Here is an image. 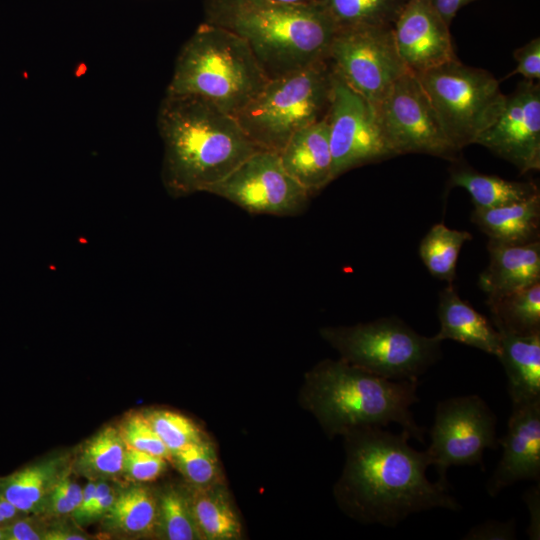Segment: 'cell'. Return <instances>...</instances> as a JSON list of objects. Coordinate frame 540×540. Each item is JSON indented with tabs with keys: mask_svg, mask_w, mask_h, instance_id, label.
<instances>
[{
	"mask_svg": "<svg viewBox=\"0 0 540 540\" xmlns=\"http://www.w3.org/2000/svg\"><path fill=\"white\" fill-rule=\"evenodd\" d=\"M6 525L5 520L0 516V526Z\"/></svg>",
	"mask_w": 540,
	"mask_h": 540,
	"instance_id": "obj_47",
	"label": "cell"
},
{
	"mask_svg": "<svg viewBox=\"0 0 540 540\" xmlns=\"http://www.w3.org/2000/svg\"><path fill=\"white\" fill-rule=\"evenodd\" d=\"M57 486L77 509L83 498V487H81L77 482H74L69 477V474L64 476L58 482Z\"/></svg>",
	"mask_w": 540,
	"mask_h": 540,
	"instance_id": "obj_43",
	"label": "cell"
},
{
	"mask_svg": "<svg viewBox=\"0 0 540 540\" xmlns=\"http://www.w3.org/2000/svg\"><path fill=\"white\" fill-rule=\"evenodd\" d=\"M126 449L118 427L107 425L82 444L72 470L89 480H113L122 476Z\"/></svg>",
	"mask_w": 540,
	"mask_h": 540,
	"instance_id": "obj_26",
	"label": "cell"
},
{
	"mask_svg": "<svg viewBox=\"0 0 540 540\" xmlns=\"http://www.w3.org/2000/svg\"><path fill=\"white\" fill-rule=\"evenodd\" d=\"M344 436L347 458L337 496L354 517L395 528L419 512L462 509L448 489L427 478L431 459L409 445L406 430L364 427Z\"/></svg>",
	"mask_w": 540,
	"mask_h": 540,
	"instance_id": "obj_1",
	"label": "cell"
},
{
	"mask_svg": "<svg viewBox=\"0 0 540 540\" xmlns=\"http://www.w3.org/2000/svg\"><path fill=\"white\" fill-rule=\"evenodd\" d=\"M393 33L403 63L414 74L457 58L449 24L429 0H407L393 24Z\"/></svg>",
	"mask_w": 540,
	"mask_h": 540,
	"instance_id": "obj_15",
	"label": "cell"
},
{
	"mask_svg": "<svg viewBox=\"0 0 540 540\" xmlns=\"http://www.w3.org/2000/svg\"><path fill=\"white\" fill-rule=\"evenodd\" d=\"M433 105L444 132L461 151L500 115L506 95L488 71L458 58L415 74Z\"/></svg>",
	"mask_w": 540,
	"mask_h": 540,
	"instance_id": "obj_8",
	"label": "cell"
},
{
	"mask_svg": "<svg viewBox=\"0 0 540 540\" xmlns=\"http://www.w3.org/2000/svg\"><path fill=\"white\" fill-rule=\"evenodd\" d=\"M523 174L540 169V86L524 79L506 95L497 119L475 140Z\"/></svg>",
	"mask_w": 540,
	"mask_h": 540,
	"instance_id": "obj_14",
	"label": "cell"
},
{
	"mask_svg": "<svg viewBox=\"0 0 540 540\" xmlns=\"http://www.w3.org/2000/svg\"><path fill=\"white\" fill-rule=\"evenodd\" d=\"M268 81L242 38L203 22L182 46L166 93L198 96L236 116Z\"/></svg>",
	"mask_w": 540,
	"mask_h": 540,
	"instance_id": "obj_5",
	"label": "cell"
},
{
	"mask_svg": "<svg viewBox=\"0 0 540 540\" xmlns=\"http://www.w3.org/2000/svg\"><path fill=\"white\" fill-rule=\"evenodd\" d=\"M464 540H514L516 526L514 519L507 522L487 520L472 527L463 537Z\"/></svg>",
	"mask_w": 540,
	"mask_h": 540,
	"instance_id": "obj_38",
	"label": "cell"
},
{
	"mask_svg": "<svg viewBox=\"0 0 540 540\" xmlns=\"http://www.w3.org/2000/svg\"><path fill=\"white\" fill-rule=\"evenodd\" d=\"M206 193L219 196L253 215L293 217L311 196L281 164L279 154L259 150Z\"/></svg>",
	"mask_w": 540,
	"mask_h": 540,
	"instance_id": "obj_12",
	"label": "cell"
},
{
	"mask_svg": "<svg viewBox=\"0 0 540 540\" xmlns=\"http://www.w3.org/2000/svg\"><path fill=\"white\" fill-rule=\"evenodd\" d=\"M101 521L103 530L114 538L157 536L158 492L143 483L121 486L114 504Z\"/></svg>",
	"mask_w": 540,
	"mask_h": 540,
	"instance_id": "obj_22",
	"label": "cell"
},
{
	"mask_svg": "<svg viewBox=\"0 0 540 540\" xmlns=\"http://www.w3.org/2000/svg\"><path fill=\"white\" fill-rule=\"evenodd\" d=\"M516 67L508 76L522 75L526 80L540 79V38H534L513 53Z\"/></svg>",
	"mask_w": 540,
	"mask_h": 540,
	"instance_id": "obj_37",
	"label": "cell"
},
{
	"mask_svg": "<svg viewBox=\"0 0 540 540\" xmlns=\"http://www.w3.org/2000/svg\"><path fill=\"white\" fill-rule=\"evenodd\" d=\"M440 341L454 340L485 353L498 356L500 334L488 319L462 300L453 285L444 288L439 295Z\"/></svg>",
	"mask_w": 540,
	"mask_h": 540,
	"instance_id": "obj_21",
	"label": "cell"
},
{
	"mask_svg": "<svg viewBox=\"0 0 540 540\" xmlns=\"http://www.w3.org/2000/svg\"><path fill=\"white\" fill-rule=\"evenodd\" d=\"M117 427L126 447L157 455L171 461V452L154 431L143 411L128 412Z\"/></svg>",
	"mask_w": 540,
	"mask_h": 540,
	"instance_id": "obj_33",
	"label": "cell"
},
{
	"mask_svg": "<svg viewBox=\"0 0 540 540\" xmlns=\"http://www.w3.org/2000/svg\"><path fill=\"white\" fill-rule=\"evenodd\" d=\"M122 485L113 480H97L90 506L74 522L78 526L101 520L114 504Z\"/></svg>",
	"mask_w": 540,
	"mask_h": 540,
	"instance_id": "obj_35",
	"label": "cell"
},
{
	"mask_svg": "<svg viewBox=\"0 0 540 540\" xmlns=\"http://www.w3.org/2000/svg\"><path fill=\"white\" fill-rule=\"evenodd\" d=\"M157 127L164 151L161 180L173 198L206 192L262 150L235 116L194 95L166 93Z\"/></svg>",
	"mask_w": 540,
	"mask_h": 540,
	"instance_id": "obj_2",
	"label": "cell"
},
{
	"mask_svg": "<svg viewBox=\"0 0 540 540\" xmlns=\"http://www.w3.org/2000/svg\"><path fill=\"white\" fill-rule=\"evenodd\" d=\"M75 509L76 507L56 485L47 499L45 510L42 516L50 519H60L67 516L71 517Z\"/></svg>",
	"mask_w": 540,
	"mask_h": 540,
	"instance_id": "obj_40",
	"label": "cell"
},
{
	"mask_svg": "<svg viewBox=\"0 0 540 540\" xmlns=\"http://www.w3.org/2000/svg\"><path fill=\"white\" fill-rule=\"evenodd\" d=\"M471 220L491 242L514 245L536 241L539 234L540 194L495 208H474Z\"/></svg>",
	"mask_w": 540,
	"mask_h": 540,
	"instance_id": "obj_23",
	"label": "cell"
},
{
	"mask_svg": "<svg viewBox=\"0 0 540 540\" xmlns=\"http://www.w3.org/2000/svg\"><path fill=\"white\" fill-rule=\"evenodd\" d=\"M282 166L312 197L333 177L327 116L295 132L278 153Z\"/></svg>",
	"mask_w": 540,
	"mask_h": 540,
	"instance_id": "obj_17",
	"label": "cell"
},
{
	"mask_svg": "<svg viewBox=\"0 0 540 540\" xmlns=\"http://www.w3.org/2000/svg\"><path fill=\"white\" fill-rule=\"evenodd\" d=\"M327 122L334 180L356 167L394 157L382 136L374 107L335 71Z\"/></svg>",
	"mask_w": 540,
	"mask_h": 540,
	"instance_id": "obj_13",
	"label": "cell"
},
{
	"mask_svg": "<svg viewBox=\"0 0 540 540\" xmlns=\"http://www.w3.org/2000/svg\"><path fill=\"white\" fill-rule=\"evenodd\" d=\"M42 515L26 514L5 525L6 540H44L48 527Z\"/></svg>",
	"mask_w": 540,
	"mask_h": 540,
	"instance_id": "obj_36",
	"label": "cell"
},
{
	"mask_svg": "<svg viewBox=\"0 0 540 540\" xmlns=\"http://www.w3.org/2000/svg\"><path fill=\"white\" fill-rule=\"evenodd\" d=\"M498 443L502 457L486 483L491 497L520 481L540 482V401L513 405L507 432Z\"/></svg>",
	"mask_w": 540,
	"mask_h": 540,
	"instance_id": "obj_16",
	"label": "cell"
},
{
	"mask_svg": "<svg viewBox=\"0 0 540 540\" xmlns=\"http://www.w3.org/2000/svg\"><path fill=\"white\" fill-rule=\"evenodd\" d=\"M157 538L200 540L185 488L166 487L158 492Z\"/></svg>",
	"mask_w": 540,
	"mask_h": 540,
	"instance_id": "obj_30",
	"label": "cell"
},
{
	"mask_svg": "<svg viewBox=\"0 0 540 540\" xmlns=\"http://www.w3.org/2000/svg\"><path fill=\"white\" fill-rule=\"evenodd\" d=\"M337 29L393 25L407 0H317Z\"/></svg>",
	"mask_w": 540,
	"mask_h": 540,
	"instance_id": "obj_29",
	"label": "cell"
},
{
	"mask_svg": "<svg viewBox=\"0 0 540 540\" xmlns=\"http://www.w3.org/2000/svg\"><path fill=\"white\" fill-rule=\"evenodd\" d=\"M192 516L201 539L236 540L242 525L227 492L218 483L185 487Z\"/></svg>",
	"mask_w": 540,
	"mask_h": 540,
	"instance_id": "obj_24",
	"label": "cell"
},
{
	"mask_svg": "<svg viewBox=\"0 0 540 540\" xmlns=\"http://www.w3.org/2000/svg\"><path fill=\"white\" fill-rule=\"evenodd\" d=\"M281 3L293 4V5H309L316 3L317 0H274Z\"/></svg>",
	"mask_w": 540,
	"mask_h": 540,
	"instance_id": "obj_45",
	"label": "cell"
},
{
	"mask_svg": "<svg viewBox=\"0 0 540 540\" xmlns=\"http://www.w3.org/2000/svg\"><path fill=\"white\" fill-rule=\"evenodd\" d=\"M205 21L242 38L267 78L327 60L337 26L316 2L204 0Z\"/></svg>",
	"mask_w": 540,
	"mask_h": 540,
	"instance_id": "obj_3",
	"label": "cell"
},
{
	"mask_svg": "<svg viewBox=\"0 0 540 540\" xmlns=\"http://www.w3.org/2000/svg\"><path fill=\"white\" fill-rule=\"evenodd\" d=\"M171 461L191 485L218 483L219 467L212 445L205 439L172 453Z\"/></svg>",
	"mask_w": 540,
	"mask_h": 540,
	"instance_id": "obj_31",
	"label": "cell"
},
{
	"mask_svg": "<svg viewBox=\"0 0 540 540\" xmlns=\"http://www.w3.org/2000/svg\"><path fill=\"white\" fill-rule=\"evenodd\" d=\"M450 185L464 188L470 194L474 208L479 209L523 201L539 193L538 187L532 182L506 180L479 173L464 165L451 170Z\"/></svg>",
	"mask_w": 540,
	"mask_h": 540,
	"instance_id": "obj_25",
	"label": "cell"
},
{
	"mask_svg": "<svg viewBox=\"0 0 540 540\" xmlns=\"http://www.w3.org/2000/svg\"><path fill=\"white\" fill-rule=\"evenodd\" d=\"M333 86L329 59L319 61L270 79L235 117L260 149L279 153L295 132L327 116Z\"/></svg>",
	"mask_w": 540,
	"mask_h": 540,
	"instance_id": "obj_6",
	"label": "cell"
},
{
	"mask_svg": "<svg viewBox=\"0 0 540 540\" xmlns=\"http://www.w3.org/2000/svg\"><path fill=\"white\" fill-rule=\"evenodd\" d=\"M328 59L333 70L374 109L408 71L396 48L393 25L337 29Z\"/></svg>",
	"mask_w": 540,
	"mask_h": 540,
	"instance_id": "obj_9",
	"label": "cell"
},
{
	"mask_svg": "<svg viewBox=\"0 0 540 540\" xmlns=\"http://www.w3.org/2000/svg\"><path fill=\"white\" fill-rule=\"evenodd\" d=\"M432 6L450 25L457 12L465 5L475 0H429Z\"/></svg>",
	"mask_w": 540,
	"mask_h": 540,
	"instance_id": "obj_42",
	"label": "cell"
},
{
	"mask_svg": "<svg viewBox=\"0 0 540 540\" xmlns=\"http://www.w3.org/2000/svg\"><path fill=\"white\" fill-rule=\"evenodd\" d=\"M165 458L127 447L122 476L131 483H148L159 478L167 468Z\"/></svg>",
	"mask_w": 540,
	"mask_h": 540,
	"instance_id": "obj_34",
	"label": "cell"
},
{
	"mask_svg": "<svg viewBox=\"0 0 540 540\" xmlns=\"http://www.w3.org/2000/svg\"><path fill=\"white\" fill-rule=\"evenodd\" d=\"M497 330L527 335L540 332V282L522 290L488 299Z\"/></svg>",
	"mask_w": 540,
	"mask_h": 540,
	"instance_id": "obj_27",
	"label": "cell"
},
{
	"mask_svg": "<svg viewBox=\"0 0 540 540\" xmlns=\"http://www.w3.org/2000/svg\"><path fill=\"white\" fill-rule=\"evenodd\" d=\"M489 264L479 276V287L488 299L530 287L540 282L539 240L525 244L488 242Z\"/></svg>",
	"mask_w": 540,
	"mask_h": 540,
	"instance_id": "obj_18",
	"label": "cell"
},
{
	"mask_svg": "<svg viewBox=\"0 0 540 540\" xmlns=\"http://www.w3.org/2000/svg\"><path fill=\"white\" fill-rule=\"evenodd\" d=\"M143 413L171 454L191 443L205 439L196 423L179 412L147 409Z\"/></svg>",
	"mask_w": 540,
	"mask_h": 540,
	"instance_id": "obj_32",
	"label": "cell"
},
{
	"mask_svg": "<svg viewBox=\"0 0 540 540\" xmlns=\"http://www.w3.org/2000/svg\"><path fill=\"white\" fill-rule=\"evenodd\" d=\"M26 515L18 510L9 500L0 494V516L5 520L6 524Z\"/></svg>",
	"mask_w": 540,
	"mask_h": 540,
	"instance_id": "obj_44",
	"label": "cell"
},
{
	"mask_svg": "<svg viewBox=\"0 0 540 540\" xmlns=\"http://www.w3.org/2000/svg\"><path fill=\"white\" fill-rule=\"evenodd\" d=\"M497 416L478 395L457 396L439 401L426 449L438 473L437 482L449 489L451 466H483V453L499 447Z\"/></svg>",
	"mask_w": 540,
	"mask_h": 540,
	"instance_id": "obj_10",
	"label": "cell"
},
{
	"mask_svg": "<svg viewBox=\"0 0 540 540\" xmlns=\"http://www.w3.org/2000/svg\"><path fill=\"white\" fill-rule=\"evenodd\" d=\"M497 358L507 376V390L513 405L540 401V332L519 335L498 330Z\"/></svg>",
	"mask_w": 540,
	"mask_h": 540,
	"instance_id": "obj_20",
	"label": "cell"
},
{
	"mask_svg": "<svg viewBox=\"0 0 540 540\" xmlns=\"http://www.w3.org/2000/svg\"><path fill=\"white\" fill-rule=\"evenodd\" d=\"M382 136L394 156L429 154L456 160L458 151L446 136L417 76L406 71L375 108Z\"/></svg>",
	"mask_w": 540,
	"mask_h": 540,
	"instance_id": "obj_11",
	"label": "cell"
},
{
	"mask_svg": "<svg viewBox=\"0 0 540 540\" xmlns=\"http://www.w3.org/2000/svg\"><path fill=\"white\" fill-rule=\"evenodd\" d=\"M418 385V380H390L327 359L306 375L304 402L329 436L396 423L422 443L425 429L410 410L419 401Z\"/></svg>",
	"mask_w": 540,
	"mask_h": 540,
	"instance_id": "obj_4",
	"label": "cell"
},
{
	"mask_svg": "<svg viewBox=\"0 0 540 540\" xmlns=\"http://www.w3.org/2000/svg\"><path fill=\"white\" fill-rule=\"evenodd\" d=\"M0 540H6V529L5 525L0 526Z\"/></svg>",
	"mask_w": 540,
	"mask_h": 540,
	"instance_id": "obj_46",
	"label": "cell"
},
{
	"mask_svg": "<svg viewBox=\"0 0 540 540\" xmlns=\"http://www.w3.org/2000/svg\"><path fill=\"white\" fill-rule=\"evenodd\" d=\"M471 239L472 235L467 231L450 229L438 223L423 237L419 255L434 277L451 283L456 277L460 250Z\"/></svg>",
	"mask_w": 540,
	"mask_h": 540,
	"instance_id": "obj_28",
	"label": "cell"
},
{
	"mask_svg": "<svg viewBox=\"0 0 540 540\" xmlns=\"http://www.w3.org/2000/svg\"><path fill=\"white\" fill-rule=\"evenodd\" d=\"M320 335L342 360L390 380L417 381L441 357L442 341L417 333L397 317L324 327Z\"/></svg>",
	"mask_w": 540,
	"mask_h": 540,
	"instance_id": "obj_7",
	"label": "cell"
},
{
	"mask_svg": "<svg viewBox=\"0 0 540 540\" xmlns=\"http://www.w3.org/2000/svg\"><path fill=\"white\" fill-rule=\"evenodd\" d=\"M523 500L528 508L529 525L527 535L531 540L540 539V482L531 486L523 494Z\"/></svg>",
	"mask_w": 540,
	"mask_h": 540,
	"instance_id": "obj_39",
	"label": "cell"
},
{
	"mask_svg": "<svg viewBox=\"0 0 540 540\" xmlns=\"http://www.w3.org/2000/svg\"><path fill=\"white\" fill-rule=\"evenodd\" d=\"M69 453L53 454L0 477V494L24 514L43 515L57 483L72 471Z\"/></svg>",
	"mask_w": 540,
	"mask_h": 540,
	"instance_id": "obj_19",
	"label": "cell"
},
{
	"mask_svg": "<svg viewBox=\"0 0 540 540\" xmlns=\"http://www.w3.org/2000/svg\"><path fill=\"white\" fill-rule=\"evenodd\" d=\"M91 535L82 531L77 524L71 525L60 520L48 524L44 540H88Z\"/></svg>",
	"mask_w": 540,
	"mask_h": 540,
	"instance_id": "obj_41",
	"label": "cell"
}]
</instances>
